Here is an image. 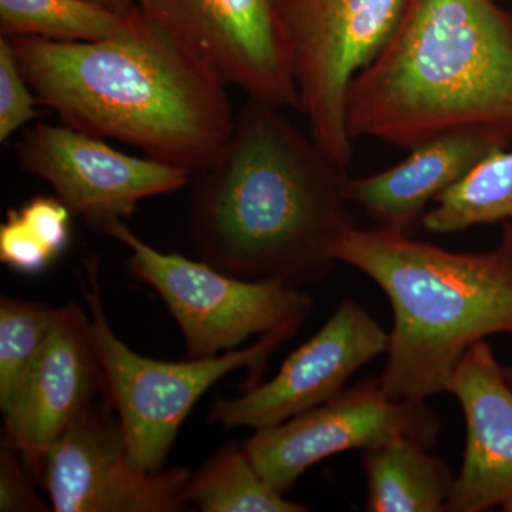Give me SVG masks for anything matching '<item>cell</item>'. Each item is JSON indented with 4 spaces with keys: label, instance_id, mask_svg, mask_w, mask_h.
Instances as JSON below:
<instances>
[{
    "label": "cell",
    "instance_id": "cell-1",
    "mask_svg": "<svg viewBox=\"0 0 512 512\" xmlns=\"http://www.w3.org/2000/svg\"><path fill=\"white\" fill-rule=\"evenodd\" d=\"M198 174L192 239L205 262L229 275L315 281L356 227L348 168L278 107L248 99L227 146Z\"/></svg>",
    "mask_w": 512,
    "mask_h": 512
},
{
    "label": "cell",
    "instance_id": "cell-2",
    "mask_svg": "<svg viewBox=\"0 0 512 512\" xmlns=\"http://www.w3.org/2000/svg\"><path fill=\"white\" fill-rule=\"evenodd\" d=\"M6 39L40 106L90 136L198 174L234 133L227 84L136 5L99 42Z\"/></svg>",
    "mask_w": 512,
    "mask_h": 512
},
{
    "label": "cell",
    "instance_id": "cell-3",
    "mask_svg": "<svg viewBox=\"0 0 512 512\" xmlns=\"http://www.w3.org/2000/svg\"><path fill=\"white\" fill-rule=\"evenodd\" d=\"M346 127L406 151L463 128L512 140V13L495 0H409L350 84Z\"/></svg>",
    "mask_w": 512,
    "mask_h": 512
},
{
    "label": "cell",
    "instance_id": "cell-4",
    "mask_svg": "<svg viewBox=\"0 0 512 512\" xmlns=\"http://www.w3.org/2000/svg\"><path fill=\"white\" fill-rule=\"evenodd\" d=\"M336 261L369 276L389 299L393 329L382 390L390 399L427 402L447 393L471 346L512 335V222L487 252H454L410 235L350 229Z\"/></svg>",
    "mask_w": 512,
    "mask_h": 512
},
{
    "label": "cell",
    "instance_id": "cell-5",
    "mask_svg": "<svg viewBox=\"0 0 512 512\" xmlns=\"http://www.w3.org/2000/svg\"><path fill=\"white\" fill-rule=\"evenodd\" d=\"M84 298L89 306L94 349L104 377V394L126 433L131 458L144 471H163L178 431L192 407L222 377L251 369L249 389L258 384L262 367L296 328L259 336L254 345L205 359L163 362L128 348L111 329L101 301L99 259L86 261Z\"/></svg>",
    "mask_w": 512,
    "mask_h": 512
},
{
    "label": "cell",
    "instance_id": "cell-6",
    "mask_svg": "<svg viewBox=\"0 0 512 512\" xmlns=\"http://www.w3.org/2000/svg\"><path fill=\"white\" fill-rule=\"evenodd\" d=\"M96 232L126 245L128 271L161 296L183 332L188 359L231 352L274 330L299 329L311 315L312 296L296 285L239 278L208 262L158 251L123 220L106 222Z\"/></svg>",
    "mask_w": 512,
    "mask_h": 512
},
{
    "label": "cell",
    "instance_id": "cell-7",
    "mask_svg": "<svg viewBox=\"0 0 512 512\" xmlns=\"http://www.w3.org/2000/svg\"><path fill=\"white\" fill-rule=\"evenodd\" d=\"M409 0H278L291 49L298 110L326 156L349 168L346 97L402 19Z\"/></svg>",
    "mask_w": 512,
    "mask_h": 512
},
{
    "label": "cell",
    "instance_id": "cell-8",
    "mask_svg": "<svg viewBox=\"0 0 512 512\" xmlns=\"http://www.w3.org/2000/svg\"><path fill=\"white\" fill-rule=\"evenodd\" d=\"M178 45L248 99L298 109L278 0H134Z\"/></svg>",
    "mask_w": 512,
    "mask_h": 512
},
{
    "label": "cell",
    "instance_id": "cell-9",
    "mask_svg": "<svg viewBox=\"0 0 512 512\" xmlns=\"http://www.w3.org/2000/svg\"><path fill=\"white\" fill-rule=\"evenodd\" d=\"M439 434V416L426 402L390 399L379 377H369L309 412L256 430L244 447L261 476L286 494L308 468L335 454L397 440L433 448Z\"/></svg>",
    "mask_w": 512,
    "mask_h": 512
},
{
    "label": "cell",
    "instance_id": "cell-10",
    "mask_svg": "<svg viewBox=\"0 0 512 512\" xmlns=\"http://www.w3.org/2000/svg\"><path fill=\"white\" fill-rule=\"evenodd\" d=\"M33 477L56 512H175L188 504L191 473L138 468L106 397L87 407L47 448Z\"/></svg>",
    "mask_w": 512,
    "mask_h": 512
},
{
    "label": "cell",
    "instance_id": "cell-11",
    "mask_svg": "<svg viewBox=\"0 0 512 512\" xmlns=\"http://www.w3.org/2000/svg\"><path fill=\"white\" fill-rule=\"evenodd\" d=\"M16 154L20 170L52 185L55 195L93 231L130 217L138 202L180 191L192 173L120 153L103 138L66 124L39 121L25 131Z\"/></svg>",
    "mask_w": 512,
    "mask_h": 512
},
{
    "label": "cell",
    "instance_id": "cell-12",
    "mask_svg": "<svg viewBox=\"0 0 512 512\" xmlns=\"http://www.w3.org/2000/svg\"><path fill=\"white\" fill-rule=\"evenodd\" d=\"M389 342V333L360 303L345 299L269 382L215 400L210 420L227 429L284 423L342 393L357 370L387 353Z\"/></svg>",
    "mask_w": 512,
    "mask_h": 512
},
{
    "label": "cell",
    "instance_id": "cell-13",
    "mask_svg": "<svg viewBox=\"0 0 512 512\" xmlns=\"http://www.w3.org/2000/svg\"><path fill=\"white\" fill-rule=\"evenodd\" d=\"M99 393H104V377L92 320L69 303L3 412V443L19 451L33 476L47 448Z\"/></svg>",
    "mask_w": 512,
    "mask_h": 512
},
{
    "label": "cell",
    "instance_id": "cell-14",
    "mask_svg": "<svg viewBox=\"0 0 512 512\" xmlns=\"http://www.w3.org/2000/svg\"><path fill=\"white\" fill-rule=\"evenodd\" d=\"M467 426L448 512H484L512 500V386L487 339L467 350L448 384Z\"/></svg>",
    "mask_w": 512,
    "mask_h": 512
},
{
    "label": "cell",
    "instance_id": "cell-15",
    "mask_svg": "<svg viewBox=\"0 0 512 512\" xmlns=\"http://www.w3.org/2000/svg\"><path fill=\"white\" fill-rule=\"evenodd\" d=\"M511 138L484 128L448 131L409 150L403 161L366 177L349 178L348 197L376 228L410 235L423 224L430 202Z\"/></svg>",
    "mask_w": 512,
    "mask_h": 512
},
{
    "label": "cell",
    "instance_id": "cell-16",
    "mask_svg": "<svg viewBox=\"0 0 512 512\" xmlns=\"http://www.w3.org/2000/svg\"><path fill=\"white\" fill-rule=\"evenodd\" d=\"M416 441L397 440L362 451L367 483L366 510L443 512L454 476L446 461Z\"/></svg>",
    "mask_w": 512,
    "mask_h": 512
},
{
    "label": "cell",
    "instance_id": "cell-17",
    "mask_svg": "<svg viewBox=\"0 0 512 512\" xmlns=\"http://www.w3.org/2000/svg\"><path fill=\"white\" fill-rule=\"evenodd\" d=\"M508 221H512V150L504 147L478 161L437 197L421 227L444 235Z\"/></svg>",
    "mask_w": 512,
    "mask_h": 512
},
{
    "label": "cell",
    "instance_id": "cell-18",
    "mask_svg": "<svg viewBox=\"0 0 512 512\" xmlns=\"http://www.w3.org/2000/svg\"><path fill=\"white\" fill-rule=\"evenodd\" d=\"M187 503L202 512H305L261 476L247 450L229 444L191 476Z\"/></svg>",
    "mask_w": 512,
    "mask_h": 512
},
{
    "label": "cell",
    "instance_id": "cell-19",
    "mask_svg": "<svg viewBox=\"0 0 512 512\" xmlns=\"http://www.w3.org/2000/svg\"><path fill=\"white\" fill-rule=\"evenodd\" d=\"M130 9L92 0H0V36L99 42L123 29Z\"/></svg>",
    "mask_w": 512,
    "mask_h": 512
},
{
    "label": "cell",
    "instance_id": "cell-20",
    "mask_svg": "<svg viewBox=\"0 0 512 512\" xmlns=\"http://www.w3.org/2000/svg\"><path fill=\"white\" fill-rule=\"evenodd\" d=\"M62 308L2 296L0 299V409L8 410L26 373L42 352Z\"/></svg>",
    "mask_w": 512,
    "mask_h": 512
},
{
    "label": "cell",
    "instance_id": "cell-21",
    "mask_svg": "<svg viewBox=\"0 0 512 512\" xmlns=\"http://www.w3.org/2000/svg\"><path fill=\"white\" fill-rule=\"evenodd\" d=\"M39 100L26 82L6 37L0 36V143L39 116Z\"/></svg>",
    "mask_w": 512,
    "mask_h": 512
},
{
    "label": "cell",
    "instance_id": "cell-22",
    "mask_svg": "<svg viewBox=\"0 0 512 512\" xmlns=\"http://www.w3.org/2000/svg\"><path fill=\"white\" fill-rule=\"evenodd\" d=\"M56 256L28 227L18 210H9L0 225V261L22 275H39Z\"/></svg>",
    "mask_w": 512,
    "mask_h": 512
},
{
    "label": "cell",
    "instance_id": "cell-23",
    "mask_svg": "<svg viewBox=\"0 0 512 512\" xmlns=\"http://www.w3.org/2000/svg\"><path fill=\"white\" fill-rule=\"evenodd\" d=\"M18 211L56 258L66 251L70 242V215L73 214L56 195H37Z\"/></svg>",
    "mask_w": 512,
    "mask_h": 512
},
{
    "label": "cell",
    "instance_id": "cell-24",
    "mask_svg": "<svg viewBox=\"0 0 512 512\" xmlns=\"http://www.w3.org/2000/svg\"><path fill=\"white\" fill-rule=\"evenodd\" d=\"M19 456L18 450L2 441V447H0V511L45 512L53 510L36 494L25 467L20 463Z\"/></svg>",
    "mask_w": 512,
    "mask_h": 512
},
{
    "label": "cell",
    "instance_id": "cell-25",
    "mask_svg": "<svg viewBox=\"0 0 512 512\" xmlns=\"http://www.w3.org/2000/svg\"><path fill=\"white\" fill-rule=\"evenodd\" d=\"M92 2L100 3V5L116 10H127L134 6V0H92Z\"/></svg>",
    "mask_w": 512,
    "mask_h": 512
},
{
    "label": "cell",
    "instance_id": "cell-26",
    "mask_svg": "<svg viewBox=\"0 0 512 512\" xmlns=\"http://www.w3.org/2000/svg\"><path fill=\"white\" fill-rule=\"evenodd\" d=\"M504 375L507 377L508 382H510L512 386V367H504Z\"/></svg>",
    "mask_w": 512,
    "mask_h": 512
},
{
    "label": "cell",
    "instance_id": "cell-27",
    "mask_svg": "<svg viewBox=\"0 0 512 512\" xmlns=\"http://www.w3.org/2000/svg\"><path fill=\"white\" fill-rule=\"evenodd\" d=\"M503 511L512 512V500L508 501V503L504 505Z\"/></svg>",
    "mask_w": 512,
    "mask_h": 512
},
{
    "label": "cell",
    "instance_id": "cell-28",
    "mask_svg": "<svg viewBox=\"0 0 512 512\" xmlns=\"http://www.w3.org/2000/svg\"><path fill=\"white\" fill-rule=\"evenodd\" d=\"M510 2L512 3V0H510Z\"/></svg>",
    "mask_w": 512,
    "mask_h": 512
}]
</instances>
